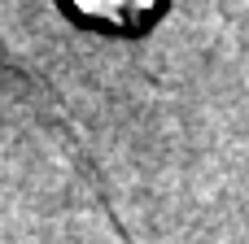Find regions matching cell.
Wrapping results in <instances>:
<instances>
[{
  "mask_svg": "<svg viewBox=\"0 0 249 244\" xmlns=\"http://www.w3.org/2000/svg\"><path fill=\"white\" fill-rule=\"evenodd\" d=\"M83 13H92V17H101V22H114V26H127V22H140L149 9H153V0H74Z\"/></svg>",
  "mask_w": 249,
  "mask_h": 244,
  "instance_id": "1",
  "label": "cell"
}]
</instances>
